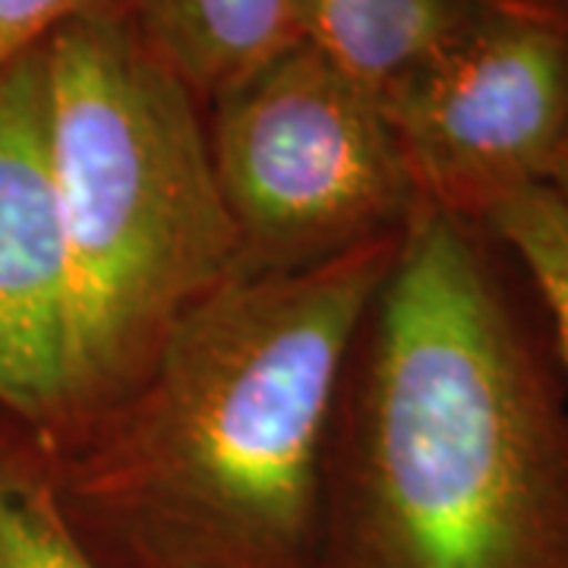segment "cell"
Segmentation results:
<instances>
[{
    "label": "cell",
    "instance_id": "3957f363",
    "mask_svg": "<svg viewBox=\"0 0 568 568\" xmlns=\"http://www.w3.org/2000/svg\"><path fill=\"white\" fill-rule=\"evenodd\" d=\"M41 48L77 297L73 436L140 379L181 316L237 275L241 244L203 102L130 10L63 22Z\"/></svg>",
    "mask_w": 568,
    "mask_h": 568
},
{
    "label": "cell",
    "instance_id": "7c38bea8",
    "mask_svg": "<svg viewBox=\"0 0 568 568\" xmlns=\"http://www.w3.org/2000/svg\"><path fill=\"white\" fill-rule=\"evenodd\" d=\"M549 190L559 196V203L566 205L568 212V130H566V140L559 145V155H556V162H552V171H549Z\"/></svg>",
    "mask_w": 568,
    "mask_h": 568
},
{
    "label": "cell",
    "instance_id": "7a4b0ae2",
    "mask_svg": "<svg viewBox=\"0 0 568 568\" xmlns=\"http://www.w3.org/2000/svg\"><path fill=\"white\" fill-rule=\"evenodd\" d=\"M402 231L234 275L70 436L54 484L108 566H313L342 379Z\"/></svg>",
    "mask_w": 568,
    "mask_h": 568
},
{
    "label": "cell",
    "instance_id": "4fadbf2b",
    "mask_svg": "<svg viewBox=\"0 0 568 568\" xmlns=\"http://www.w3.org/2000/svg\"><path fill=\"white\" fill-rule=\"evenodd\" d=\"M515 3H528L537 10H549V13H559L568 20V0H515Z\"/></svg>",
    "mask_w": 568,
    "mask_h": 568
},
{
    "label": "cell",
    "instance_id": "ba28073f",
    "mask_svg": "<svg viewBox=\"0 0 568 568\" xmlns=\"http://www.w3.org/2000/svg\"><path fill=\"white\" fill-rule=\"evenodd\" d=\"M484 0H297V32L376 102L429 61Z\"/></svg>",
    "mask_w": 568,
    "mask_h": 568
},
{
    "label": "cell",
    "instance_id": "6da1fadb",
    "mask_svg": "<svg viewBox=\"0 0 568 568\" xmlns=\"http://www.w3.org/2000/svg\"><path fill=\"white\" fill-rule=\"evenodd\" d=\"M310 568H568V405L487 250L417 203L351 351Z\"/></svg>",
    "mask_w": 568,
    "mask_h": 568
},
{
    "label": "cell",
    "instance_id": "30bf717a",
    "mask_svg": "<svg viewBox=\"0 0 568 568\" xmlns=\"http://www.w3.org/2000/svg\"><path fill=\"white\" fill-rule=\"evenodd\" d=\"M0 568H111L67 515L54 470L0 455Z\"/></svg>",
    "mask_w": 568,
    "mask_h": 568
},
{
    "label": "cell",
    "instance_id": "5b68a950",
    "mask_svg": "<svg viewBox=\"0 0 568 568\" xmlns=\"http://www.w3.org/2000/svg\"><path fill=\"white\" fill-rule=\"evenodd\" d=\"M379 104L420 203L480 224L549 181L568 130V20L484 0Z\"/></svg>",
    "mask_w": 568,
    "mask_h": 568
},
{
    "label": "cell",
    "instance_id": "8fae6325",
    "mask_svg": "<svg viewBox=\"0 0 568 568\" xmlns=\"http://www.w3.org/2000/svg\"><path fill=\"white\" fill-rule=\"evenodd\" d=\"M104 10H130V0H0V70L63 22Z\"/></svg>",
    "mask_w": 568,
    "mask_h": 568
},
{
    "label": "cell",
    "instance_id": "8992f818",
    "mask_svg": "<svg viewBox=\"0 0 568 568\" xmlns=\"http://www.w3.org/2000/svg\"><path fill=\"white\" fill-rule=\"evenodd\" d=\"M0 407L63 436L77 417V297L41 44L0 70Z\"/></svg>",
    "mask_w": 568,
    "mask_h": 568
},
{
    "label": "cell",
    "instance_id": "9c48e42d",
    "mask_svg": "<svg viewBox=\"0 0 568 568\" xmlns=\"http://www.w3.org/2000/svg\"><path fill=\"white\" fill-rule=\"evenodd\" d=\"M489 237L521 265L544 306L552 351L568 386V212L549 183H534L489 209Z\"/></svg>",
    "mask_w": 568,
    "mask_h": 568
},
{
    "label": "cell",
    "instance_id": "52a82bcc",
    "mask_svg": "<svg viewBox=\"0 0 568 568\" xmlns=\"http://www.w3.org/2000/svg\"><path fill=\"white\" fill-rule=\"evenodd\" d=\"M130 13L205 111L301 41L297 0H130Z\"/></svg>",
    "mask_w": 568,
    "mask_h": 568
},
{
    "label": "cell",
    "instance_id": "277c9868",
    "mask_svg": "<svg viewBox=\"0 0 568 568\" xmlns=\"http://www.w3.org/2000/svg\"><path fill=\"white\" fill-rule=\"evenodd\" d=\"M237 275L294 272L398 234L420 196L383 104L297 41L212 102Z\"/></svg>",
    "mask_w": 568,
    "mask_h": 568
}]
</instances>
